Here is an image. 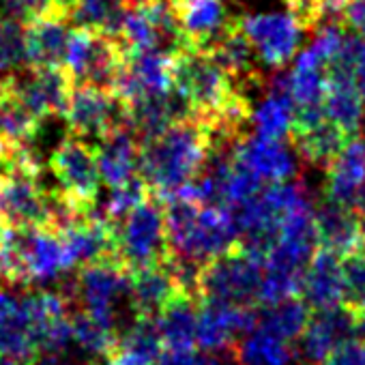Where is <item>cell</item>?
<instances>
[{"instance_id": "816d5d0a", "label": "cell", "mask_w": 365, "mask_h": 365, "mask_svg": "<svg viewBox=\"0 0 365 365\" xmlns=\"http://www.w3.org/2000/svg\"><path fill=\"white\" fill-rule=\"evenodd\" d=\"M0 172H3V168H0Z\"/></svg>"}, {"instance_id": "f1b7e54d", "label": "cell", "mask_w": 365, "mask_h": 365, "mask_svg": "<svg viewBox=\"0 0 365 365\" xmlns=\"http://www.w3.org/2000/svg\"><path fill=\"white\" fill-rule=\"evenodd\" d=\"M41 123L43 120L29 108L11 78L0 80V138L18 144H33Z\"/></svg>"}, {"instance_id": "f907efd6", "label": "cell", "mask_w": 365, "mask_h": 365, "mask_svg": "<svg viewBox=\"0 0 365 365\" xmlns=\"http://www.w3.org/2000/svg\"><path fill=\"white\" fill-rule=\"evenodd\" d=\"M93 365H99V363H93Z\"/></svg>"}, {"instance_id": "4fadbf2b", "label": "cell", "mask_w": 365, "mask_h": 365, "mask_svg": "<svg viewBox=\"0 0 365 365\" xmlns=\"http://www.w3.org/2000/svg\"><path fill=\"white\" fill-rule=\"evenodd\" d=\"M11 82L41 120L65 114L73 88V80L65 67H26L11 76Z\"/></svg>"}, {"instance_id": "ab89813d", "label": "cell", "mask_w": 365, "mask_h": 365, "mask_svg": "<svg viewBox=\"0 0 365 365\" xmlns=\"http://www.w3.org/2000/svg\"><path fill=\"white\" fill-rule=\"evenodd\" d=\"M352 78L365 95V35L352 33Z\"/></svg>"}, {"instance_id": "5bb4252c", "label": "cell", "mask_w": 365, "mask_h": 365, "mask_svg": "<svg viewBox=\"0 0 365 365\" xmlns=\"http://www.w3.org/2000/svg\"><path fill=\"white\" fill-rule=\"evenodd\" d=\"M220 67L232 78L235 86L247 95V91L254 88H264L267 78L258 69L256 63V50L247 35L241 29L239 18H230L222 35L213 41V46L207 50ZM250 97V95H247Z\"/></svg>"}, {"instance_id": "277c9868", "label": "cell", "mask_w": 365, "mask_h": 365, "mask_svg": "<svg viewBox=\"0 0 365 365\" xmlns=\"http://www.w3.org/2000/svg\"><path fill=\"white\" fill-rule=\"evenodd\" d=\"M264 258L241 243L209 260L198 273V299L235 305H258Z\"/></svg>"}, {"instance_id": "681fc988", "label": "cell", "mask_w": 365, "mask_h": 365, "mask_svg": "<svg viewBox=\"0 0 365 365\" xmlns=\"http://www.w3.org/2000/svg\"><path fill=\"white\" fill-rule=\"evenodd\" d=\"M363 230H365V222H363Z\"/></svg>"}, {"instance_id": "2e32d148", "label": "cell", "mask_w": 365, "mask_h": 365, "mask_svg": "<svg viewBox=\"0 0 365 365\" xmlns=\"http://www.w3.org/2000/svg\"><path fill=\"white\" fill-rule=\"evenodd\" d=\"M354 318L356 312L346 303L331 309L314 312L299 337V356L307 365H320L339 341L354 335Z\"/></svg>"}, {"instance_id": "e575fe53", "label": "cell", "mask_w": 365, "mask_h": 365, "mask_svg": "<svg viewBox=\"0 0 365 365\" xmlns=\"http://www.w3.org/2000/svg\"><path fill=\"white\" fill-rule=\"evenodd\" d=\"M0 14L24 26L48 16H65L58 0H0Z\"/></svg>"}, {"instance_id": "ffe728a7", "label": "cell", "mask_w": 365, "mask_h": 365, "mask_svg": "<svg viewBox=\"0 0 365 365\" xmlns=\"http://www.w3.org/2000/svg\"><path fill=\"white\" fill-rule=\"evenodd\" d=\"M18 230H20V245H22L31 284L50 282L71 271V262L67 258L63 239L56 230L46 226L18 228Z\"/></svg>"}, {"instance_id": "d6a6232c", "label": "cell", "mask_w": 365, "mask_h": 365, "mask_svg": "<svg viewBox=\"0 0 365 365\" xmlns=\"http://www.w3.org/2000/svg\"><path fill=\"white\" fill-rule=\"evenodd\" d=\"M26 67V26L0 16V80H7Z\"/></svg>"}, {"instance_id": "6da1fadb", "label": "cell", "mask_w": 365, "mask_h": 365, "mask_svg": "<svg viewBox=\"0 0 365 365\" xmlns=\"http://www.w3.org/2000/svg\"><path fill=\"white\" fill-rule=\"evenodd\" d=\"M211 148L213 135L205 120L194 114L178 118L140 144V176L148 192L165 202L200 174Z\"/></svg>"}, {"instance_id": "4dcf8cb0", "label": "cell", "mask_w": 365, "mask_h": 365, "mask_svg": "<svg viewBox=\"0 0 365 365\" xmlns=\"http://www.w3.org/2000/svg\"><path fill=\"white\" fill-rule=\"evenodd\" d=\"M309 316L312 314H309L307 303L297 294V297H290L279 303L262 307V312H258L256 327L292 344L301 337Z\"/></svg>"}, {"instance_id": "83f0119b", "label": "cell", "mask_w": 365, "mask_h": 365, "mask_svg": "<svg viewBox=\"0 0 365 365\" xmlns=\"http://www.w3.org/2000/svg\"><path fill=\"white\" fill-rule=\"evenodd\" d=\"M290 140L294 150L303 161H309L320 168H329L331 161L341 153V148L348 144V138L335 123H331L327 116L309 127L292 129Z\"/></svg>"}, {"instance_id": "603a6c76", "label": "cell", "mask_w": 365, "mask_h": 365, "mask_svg": "<svg viewBox=\"0 0 365 365\" xmlns=\"http://www.w3.org/2000/svg\"><path fill=\"white\" fill-rule=\"evenodd\" d=\"M322 110L348 138H356L365 118V95L348 73L327 71Z\"/></svg>"}, {"instance_id": "7bdbcfd3", "label": "cell", "mask_w": 365, "mask_h": 365, "mask_svg": "<svg viewBox=\"0 0 365 365\" xmlns=\"http://www.w3.org/2000/svg\"><path fill=\"white\" fill-rule=\"evenodd\" d=\"M327 5L333 14H339L346 5H348V0H327Z\"/></svg>"}, {"instance_id": "484cf974", "label": "cell", "mask_w": 365, "mask_h": 365, "mask_svg": "<svg viewBox=\"0 0 365 365\" xmlns=\"http://www.w3.org/2000/svg\"><path fill=\"white\" fill-rule=\"evenodd\" d=\"M327 170H329L324 180L327 200L348 209L354 194L365 180V140L359 135L348 140V144L341 148V153L331 161Z\"/></svg>"}, {"instance_id": "ee69618b", "label": "cell", "mask_w": 365, "mask_h": 365, "mask_svg": "<svg viewBox=\"0 0 365 365\" xmlns=\"http://www.w3.org/2000/svg\"><path fill=\"white\" fill-rule=\"evenodd\" d=\"M58 5H61L63 14H65V16H67V20H69V11H71V7L76 5V0H58Z\"/></svg>"}, {"instance_id": "f5cc1de1", "label": "cell", "mask_w": 365, "mask_h": 365, "mask_svg": "<svg viewBox=\"0 0 365 365\" xmlns=\"http://www.w3.org/2000/svg\"><path fill=\"white\" fill-rule=\"evenodd\" d=\"M0 16H3V14H0Z\"/></svg>"}, {"instance_id": "c3c4849f", "label": "cell", "mask_w": 365, "mask_h": 365, "mask_svg": "<svg viewBox=\"0 0 365 365\" xmlns=\"http://www.w3.org/2000/svg\"><path fill=\"white\" fill-rule=\"evenodd\" d=\"M170 3H176V0H170Z\"/></svg>"}, {"instance_id": "9c48e42d", "label": "cell", "mask_w": 365, "mask_h": 365, "mask_svg": "<svg viewBox=\"0 0 365 365\" xmlns=\"http://www.w3.org/2000/svg\"><path fill=\"white\" fill-rule=\"evenodd\" d=\"M0 226L50 228V190L39 185V178L0 172Z\"/></svg>"}, {"instance_id": "e0dca14e", "label": "cell", "mask_w": 365, "mask_h": 365, "mask_svg": "<svg viewBox=\"0 0 365 365\" xmlns=\"http://www.w3.org/2000/svg\"><path fill=\"white\" fill-rule=\"evenodd\" d=\"M301 299L309 309H331L346 301V279L341 258L329 250L318 247L303 273Z\"/></svg>"}, {"instance_id": "7a4b0ae2", "label": "cell", "mask_w": 365, "mask_h": 365, "mask_svg": "<svg viewBox=\"0 0 365 365\" xmlns=\"http://www.w3.org/2000/svg\"><path fill=\"white\" fill-rule=\"evenodd\" d=\"M168 260L202 269L239 245V228L228 207H205L187 198L165 200Z\"/></svg>"}, {"instance_id": "52a82bcc", "label": "cell", "mask_w": 365, "mask_h": 365, "mask_svg": "<svg viewBox=\"0 0 365 365\" xmlns=\"http://www.w3.org/2000/svg\"><path fill=\"white\" fill-rule=\"evenodd\" d=\"M50 170L58 180V190L80 209L93 213L99 198V170L95 146L86 140L69 135L50 155Z\"/></svg>"}, {"instance_id": "4316f807", "label": "cell", "mask_w": 365, "mask_h": 365, "mask_svg": "<svg viewBox=\"0 0 365 365\" xmlns=\"http://www.w3.org/2000/svg\"><path fill=\"white\" fill-rule=\"evenodd\" d=\"M71 24L65 16H48L26 26L29 67H65Z\"/></svg>"}, {"instance_id": "5b68a950", "label": "cell", "mask_w": 365, "mask_h": 365, "mask_svg": "<svg viewBox=\"0 0 365 365\" xmlns=\"http://www.w3.org/2000/svg\"><path fill=\"white\" fill-rule=\"evenodd\" d=\"M127 58L129 52L123 43L101 31L71 29L69 33L65 69L73 84H93L112 91Z\"/></svg>"}, {"instance_id": "d6986e66", "label": "cell", "mask_w": 365, "mask_h": 365, "mask_svg": "<svg viewBox=\"0 0 365 365\" xmlns=\"http://www.w3.org/2000/svg\"><path fill=\"white\" fill-rule=\"evenodd\" d=\"M314 224L318 235V247L346 258L365 247L363 222L346 207L331 200H322L314 207Z\"/></svg>"}, {"instance_id": "b9f144b4", "label": "cell", "mask_w": 365, "mask_h": 365, "mask_svg": "<svg viewBox=\"0 0 365 365\" xmlns=\"http://www.w3.org/2000/svg\"><path fill=\"white\" fill-rule=\"evenodd\" d=\"M361 222H365V180H363V185L359 187V192L354 194L350 207H348Z\"/></svg>"}, {"instance_id": "3957f363", "label": "cell", "mask_w": 365, "mask_h": 365, "mask_svg": "<svg viewBox=\"0 0 365 365\" xmlns=\"http://www.w3.org/2000/svg\"><path fill=\"white\" fill-rule=\"evenodd\" d=\"M114 258L129 271L159 264L168 258L165 209L163 202L148 194L129 215L112 226Z\"/></svg>"}, {"instance_id": "cb8c5ba5", "label": "cell", "mask_w": 365, "mask_h": 365, "mask_svg": "<svg viewBox=\"0 0 365 365\" xmlns=\"http://www.w3.org/2000/svg\"><path fill=\"white\" fill-rule=\"evenodd\" d=\"M180 290L176 275L168 267V262H159L153 267H144L133 271L129 277V307L133 316H150L155 318Z\"/></svg>"}, {"instance_id": "9a60e30c", "label": "cell", "mask_w": 365, "mask_h": 365, "mask_svg": "<svg viewBox=\"0 0 365 365\" xmlns=\"http://www.w3.org/2000/svg\"><path fill=\"white\" fill-rule=\"evenodd\" d=\"M95 157L99 178L110 190L120 187L127 180L140 176V140L127 120L99 138Z\"/></svg>"}, {"instance_id": "f546056e", "label": "cell", "mask_w": 365, "mask_h": 365, "mask_svg": "<svg viewBox=\"0 0 365 365\" xmlns=\"http://www.w3.org/2000/svg\"><path fill=\"white\" fill-rule=\"evenodd\" d=\"M237 365H294L299 361V352L290 341L279 339L262 329H254L243 335L235 348Z\"/></svg>"}, {"instance_id": "d590c367", "label": "cell", "mask_w": 365, "mask_h": 365, "mask_svg": "<svg viewBox=\"0 0 365 365\" xmlns=\"http://www.w3.org/2000/svg\"><path fill=\"white\" fill-rule=\"evenodd\" d=\"M116 5L118 0H76V5L69 11V24H76V29L103 33Z\"/></svg>"}, {"instance_id": "bcb514c9", "label": "cell", "mask_w": 365, "mask_h": 365, "mask_svg": "<svg viewBox=\"0 0 365 365\" xmlns=\"http://www.w3.org/2000/svg\"><path fill=\"white\" fill-rule=\"evenodd\" d=\"M120 3H123V5H142L144 0H120Z\"/></svg>"}, {"instance_id": "ac0fdd59", "label": "cell", "mask_w": 365, "mask_h": 365, "mask_svg": "<svg viewBox=\"0 0 365 365\" xmlns=\"http://www.w3.org/2000/svg\"><path fill=\"white\" fill-rule=\"evenodd\" d=\"M71 269H80L91 262L114 258V232L112 224L95 213H88L63 230H58Z\"/></svg>"}, {"instance_id": "ba28073f", "label": "cell", "mask_w": 365, "mask_h": 365, "mask_svg": "<svg viewBox=\"0 0 365 365\" xmlns=\"http://www.w3.org/2000/svg\"><path fill=\"white\" fill-rule=\"evenodd\" d=\"M63 116L71 135L82 140H99L112 127L127 120V110L125 103L108 88H99L93 84H73Z\"/></svg>"}, {"instance_id": "7dc6e473", "label": "cell", "mask_w": 365, "mask_h": 365, "mask_svg": "<svg viewBox=\"0 0 365 365\" xmlns=\"http://www.w3.org/2000/svg\"><path fill=\"white\" fill-rule=\"evenodd\" d=\"M41 365H58V363L54 361V356H50V361L48 363H41Z\"/></svg>"}, {"instance_id": "7c38bea8", "label": "cell", "mask_w": 365, "mask_h": 365, "mask_svg": "<svg viewBox=\"0 0 365 365\" xmlns=\"http://www.w3.org/2000/svg\"><path fill=\"white\" fill-rule=\"evenodd\" d=\"M235 157L262 182H284L297 178L301 157L284 140L260 133H243L235 144Z\"/></svg>"}, {"instance_id": "8d00e7d4", "label": "cell", "mask_w": 365, "mask_h": 365, "mask_svg": "<svg viewBox=\"0 0 365 365\" xmlns=\"http://www.w3.org/2000/svg\"><path fill=\"white\" fill-rule=\"evenodd\" d=\"M284 5L303 33H316L331 16H337L329 9L327 0H284Z\"/></svg>"}, {"instance_id": "d4e9b609", "label": "cell", "mask_w": 365, "mask_h": 365, "mask_svg": "<svg viewBox=\"0 0 365 365\" xmlns=\"http://www.w3.org/2000/svg\"><path fill=\"white\" fill-rule=\"evenodd\" d=\"M200 299L178 290L172 301L155 316L163 350H194L198 331Z\"/></svg>"}, {"instance_id": "44dd1931", "label": "cell", "mask_w": 365, "mask_h": 365, "mask_svg": "<svg viewBox=\"0 0 365 365\" xmlns=\"http://www.w3.org/2000/svg\"><path fill=\"white\" fill-rule=\"evenodd\" d=\"M172 7L185 43L205 52L230 20L224 0H176Z\"/></svg>"}, {"instance_id": "7402d4cb", "label": "cell", "mask_w": 365, "mask_h": 365, "mask_svg": "<svg viewBox=\"0 0 365 365\" xmlns=\"http://www.w3.org/2000/svg\"><path fill=\"white\" fill-rule=\"evenodd\" d=\"M0 356L37 365L41 350L22 299L0 292Z\"/></svg>"}, {"instance_id": "1f68e13d", "label": "cell", "mask_w": 365, "mask_h": 365, "mask_svg": "<svg viewBox=\"0 0 365 365\" xmlns=\"http://www.w3.org/2000/svg\"><path fill=\"white\" fill-rule=\"evenodd\" d=\"M71 327H73V341L91 356L108 359L118 346L120 339L118 329L97 320L95 316L82 309L71 314Z\"/></svg>"}, {"instance_id": "30bf717a", "label": "cell", "mask_w": 365, "mask_h": 365, "mask_svg": "<svg viewBox=\"0 0 365 365\" xmlns=\"http://www.w3.org/2000/svg\"><path fill=\"white\" fill-rule=\"evenodd\" d=\"M258 324L256 305H235L220 301L198 303V331L196 346L202 352H226L235 344L254 331Z\"/></svg>"}, {"instance_id": "60d3db41", "label": "cell", "mask_w": 365, "mask_h": 365, "mask_svg": "<svg viewBox=\"0 0 365 365\" xmlns=\"http://www.w3.org/2000/svg\"><path fill=\"white\" fill-rule=\"evenodd\" d=\"M155 365H205V352L196 350H163Z\"/></svg>"}, {"instance_id": "836d02e7", "label": "cell", "mask_w": 365, "mask_h": 365, "mask_svg": "<svg viewBox=\"0 0 365 365\" xmlns=\"http://www.w3.org/2000/svg\"><path fill=\"white\" fill-rule=\"evenodd\" d=\"M148 187L142 180V176H135L131 180H127L120 187H112L108 198L101 205V211H93L95 215H99L101 220H106L108 224H118L125 215H129L146 196H148Z\"/></svg>"}, {"instance_id": "f6af8a7d", "label": "cell", "mask_w": 365, "mask_h": 365, "mask_svg": "<svg viewBox=\"0 0 365 365\" xmlns=\"http://www.w3.org/2000/svg\"><path fill=\"white\" fill-rule=\"evenodd\" d=\"M0 365H24L16 359H9V356H0Z\"/></svg>"}, {"instance_id": "74e56055", "label": "cell", "mask_w": 365, "mask_h": 365, "mask_svg": "<svg viewBox=\"0 0 365 365\" xmlns=\"http://www.w3.org/2000/svg\"><path fill=\"white\" fill-rule=\"evenodd\" d=\"M320 365H365V341L359 337L339 341Z\"/></svg>"}, {"instance_id": "8992f818", "label": "cell", "mask_w": 365, "mask_h": 365, "mask_svg": "<svg viewBox=\"0 0 365 365\" xmlns=\"http://www.w3.org/2000/svg\"><path fill=\"white\" fill-rule=\"evenodd\" d=\"M129 277L131 273L116 258L84 264L78 269L69 301H78L82 312L116 327L118 305L129 297Z\"/></svg>"}, {"instance_id": "8fae6325", "label": "cell", "mask_w": 365, "mask_h": 365, "mask_svg": "<svg viewBox=\"0 0 365 365\" xmlns=\"http://www.w3.org/2000/svg\"><path fill=\"white\" fill-rule=\"evenodd\" d=\"M239 22L267 67L284 69L299 52L303 31L288 14L241 16Z\"/></svg>"}, {"instance_id": "f35d334b", "label": "cell", "mask_w": 365, "mask_h": 365, "mask_svg": "<svg viewBox=\"0 0 365 365\" xmlns=\"http://www.w3.org/2000/svg\"><path fill=\"white\" fill-rule=\"evenodd\" d=\"M341 24L356 35H365V0H348V5L339 11Z\"/></svg>"}]
</instances>
